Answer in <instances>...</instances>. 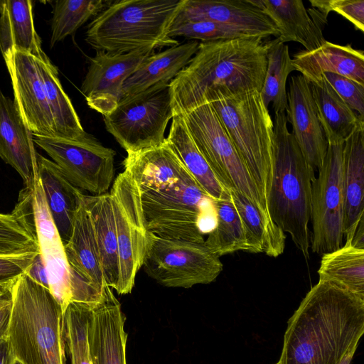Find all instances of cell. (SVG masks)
<instances>
[{
    "label": "cell",
    "instance_id": "cell-1",
    "mask_svg": "<svg viewBox=\"0 0 364 364\" xmlns=\"http://www.w3.org/2000/svg\"><path fill=\"white\" fill-rule=\"evenodd\" d=\"M127 154L124 170L138 187L147 231L163 237L204 242V235L215 223L213 200L166 139L159 146Z\"/></svg>",
    "mask_w": 364,
    "mask_h": 364
},
{
    "label": "cell",
    "instance_id": "cell-2",
    "mask_svg": "<svg viewBox=\"0 0 364 364\" xmlns=\"http://www.w3.org/2000/svg\"><path fill=\"white\" fill-rule=\"evenodd\" d=\"M363 333L364 299L318 280L288 321L278 363L340 364Z\"/></svg>",
    "mask_w": 364,
    "mask_h": 364
},
{
    "label": "cell",
    "instance_id": "cell-3",
    "mask_svg": "<svg viewBox=\"0 0 364 364\" xmlns=\"http://www.w3.org/2000/svg\"><path fill=\"white\" fill-rule=\"evenodd\" d=\"M263 39L250 36L199 43L196 54L170 83L173 114L203 104L212 90L260 92L267 66L268 41Z\"/></svg>",
    "mask_w": 364,
    "mask_h": 364
},
{
    "label": "cell",
    "instance_id": "cell-4",
    "mask_svg": "<svg viewBox=\"0 0 364 364\" xmlns=\"http://www.w3.org/2000/svg\"><path fill=\"white\" fill-rule=\"evenodd\" d=\"M314 169L303 156L287 127L285 112L275 114L272 174L267 205L273 223L290 235L309 258L311 188Z\"/></svg>",
    "mask_w": 364,
    "mask_h": 364
},
{
    "label": "cell",
    "instance_id": "cell-5",
    "mask_svg": "<svg viewBox=\"0 0 364 364\" xmlns=\"http://www.w3.org/2000/svg\"><path fill=\"white\" fill-rule=\"evenodd\" d=\"M12 309L7 333L21 364H67L64 313L50 290L26 273L11 286Z\"/></svg>",
    "mask_w": 364,
    "mask_h": 364
},
{
    "label": "cell",
    "instance_id": "cell-6",
    "mask_svg": "<svg viewBox=\"0 0 364 364\" xmlns=\"http://www.w3.org/2000/svg\"><path fill=\"white\" fill-rule=\"evenodd\" d=\"M184 0H120L89 24L85 41L96 50L124 54L176 46L169 30Z\"/></svg>",
    "mask_w": 364,
    "mask_h": 364
},
{
    "label": "cell",
    "instance_id": "cell-7",
    "mask_svg": "<svg viewBox=\"0 0 364 364\" xmlns=\"http://www.w3.org/2000/svg\"><path fill=\"white\" fill-rule=\"evenodd\" d=\"M205 102L214 109L268 208L274 124L260 92L230 93L215 89L205 94Z\"/></svg>",
    "mask_w": 364,
    "mask_h": 364
},
{
    "label": "cell",
    "instance_id": "cell-8",
    "mask_svg": "<svg viewBox=\"0 0 364 364\" xmlns=\"http://www.w3.org/2000/svg\"><path fill=\"white\" fill-rule=\"evenodd\" d=\"M179 114L198 149L222 186L244 196L269 223L274 224L253 179L212 105L205 102Z\"/></svg>",
    "mask_w": 364,
    "mask_h": 364
},
{
    "label": "cell",
    "instance_id": "cell-9",
    "mask_svg": "<svg viewBox=\"0 0 364 364\" xmlns=\"http://www.w3.org/2000/svg\"><path fill=\"white\" fill-rule=\"evenodd\" d=\"M204 242L166 238L147 232L142 267L166 287L189 289L213 282L223 265Z\"/></svg>",
    "mask_w": 364,
    "mask_h": 364
},
{
    "label": "cell",
    "instance_id": "cell-10",
    "mask_svg": "<svg viewBox=\"0 0 364 364\" xmlns=\"http://www.w3.org/2000/svg\"><path fill=\"white\" fill-rule=\"evenodd\" d=\"M173 116L170 84L120 101L103 116L107 131L127 153L159 146Z\"/></svg>",
    "mask_w": 364,
    "mask_h": 364
},
{
    "label": "cell",
    "instance_id": "cell-11",
    "mask_svg": "<svg viewBox=\"0 0 364 364\" xmlns=\"http://www.w3.org/2000/svg\"><path fill=\"white\" fill-rule=\"evenodd\" d=\"M33 141L75 187L92 196L107 193L114 177V150L87 132L77 139L33 135Z\"/></svg>",
    "mask_w": 364,
    "mask_h": 364
},
{
    "label": "cell",
    "instance_id": "cell-12",
    "mask_svg": "<svg viewBox=\"0 0 364 364\" xmlns=\"http://www.w3.org/2000/svg\"><path fill=\"white\" fill-rule=\"evenodd\" d=\"M119 255V280L116 291L131 293L142 267L147 230L135 181L125 170L114 179L110 191Z\"/></svg>",
    "mask_w": 364,
    "mask_h": 364
},
{
    "label": "cell",
    "instance_id": "cell-13",
    "mask_svg": "<svg viewBox=\"0 0 364 364\" xmlns=\"http://www.w3.org/2000/svg\"><path fill=\"white\" fill-rule=\"evenodd\" d=\"M343 148V143L328 144L318 176L312 182L311 247L321 256L339 249L344 236Z\"/></svg>",
    "mask_w": 364,
    "mask_h": 364
},
{
    "label": "cell",
    "instance_id": "cell-14",
    "mask_svg": "<svg viewBox=\"0 0 364 364\" xmlns=\"http://www.w3.org/2000/svg\"><path fill=\"white\" fill-rule=\"evenodd\" d=\"M14 102L33 135L56 137L53 118L34 56L9 49L4 55Z\"/></svg>",
    "mask_w": 364,
    "mask_h": 364
},
{
    "label": "cell",
    "instance_id": "cell-15",
    "mask_svg": "<svg viewBox=\"0 0 364 364\" xmlns=\"http://www.w3.org/2000/svg\"><path fill=\"white\" fill-rule=\"evenodd\" d=\"M154 53L151 48L124 54L97 50L80 87L88 106L103 116L112 112L120 100L126 80Z\"/></svg>",
    "mask_w": 364,
    "mask_h": 364
},
{
    "label": "cell",
    "instance_id": "cell-16",
    "mask_svg": "<svg viewBox=\"0 0 364 364\" xmlns=\"http://www.w3.org/2000/svg\"><path fill=\"white\" fill-rule=\"evenodd\" d=\"M126 317L107 287L101 299L90 307L87 337L91 364H127Z\"/></svg>",
    "mask_w": 364,
    "mask_h": 364
},
{
    "label": "cell",
    "instance_id": "cell-17",
    "mask_svg": "<svg viewBox=\"0 0 364 364\" xmlns=\"http://www.w3.org/2000/svg\"><path fill=\"white\" fill-rule=\"evenodd\" d=\"M287 92V122L303 156L314 168L322 166L328 142L319 122L309 82L302 75L291 76Z\"/></svg>",
    "mask_w": 364,
    "mask_h": 364
},
{
    "label": "cell",
    "instance_id": "cell-18",
    "mask_svg": "<svg viewBox=\"0 0 364 364\" xmlns=\"http://www.w3.org/2000/svg\"><path fill=\"white\" fill-rule=\"evenodd\" d=\"M198 21L236 26L264 38L279 36L274 22L252 0H184L173 23Z\"/></svg>",
    "mask_w": 364,
    "mask_h": 364
},
{
    "label": "cell",
    "instance_id": "cell-19",
    "mask_svg": "<svg viewBox=\"0 0 364 364\" xmlns=\"http://www.w3.org/2000/svg\"><path fill=\"white\" fill-rule=\"evenodd\" d=\"M37 153L14 101L0 90V157L19 173L26 187H33L38 176Z\"/></svg>",
    "mask_w": 364,
    "mask_h": 364
},
{
    "label": "cell",
    "instance_id": "cell-20",
    "mask_svg": "<svg viewBox=\"0 0 364 364\" xmlns=\"http://www.w3.org/2000/svg\"><path fill=\"white\" fill-rule=\"evenodd\" d=\"M36 159L38 176L45 198L65 245L70 238L74 220L84 194L68 180L55 162L38 153Z\"/></svg>",
    "mask_w": 364,
    "mask_h": 364
},
{
    "label": "cell",
    "instance_id": "cell-21",
    "mask_svg": "<svg viewBox=\"0 0 364 364\" xmlns=\"http://www.w3.org/2000/svg\"><path fill=\"white\" fill-rule=\"evenodd\" d=\"M292 65L309 82L320 80L326 73L338 74L364 85L363 51L350 44L341 46L325 41L311 51L296 53Z\"/></svg>",
    "mask_w": 364,
    "mask_h": 364
},
{
    "label": "cell",
    "instance_id": "cell-22",
    "mask_svg": "<svg viewBox=\"0 0 364 364\" xmlns=\"http://www.w3.org/2000/svg\"><path fill=\"white\" fill-rule=\"evenodd\" d=\"M342 183L343 235L348 242L364 218V121L343 143Z\"/></svg>",
    "mask_w": 364,
    "mask_h": 364
},
{
    "label": "cell",
    "instance_id": "cell-23",
    "mask_svg": "<svg viewBox=\"0 0 364 364\" xmlns=\"http://www.w3.org/2000/svg\"><path fill=\"white\" fill-rule=\"evenodd\" d=\"M198 46V41H191L151 55L126 80L122 86L119 102L155 87L169 85L188 65L196 54Z\"/></svg>",
    "mask_w": 364,
    "mask_h": 364
},
{
    "label": "cell",
    "instance_id": "cell-24",
    "mask_svg": "<svg viewBox=\"0 0 364 364\" xmlns=\"http://www.w3.org/2000/svg\"><path fill=\"white\" fill-rule=\"evenodd\" d=\"M64 249L71 274L102 292L107 286L93 225L84 200L77 211L70 238Z\"/></svg>",
    "mask_w": 364,
    "mask_h": 364
},
{
    "label": "cell",
    "instance_id": "cell-25",
    "mask_svg": "<svg viewBox=\"0 0 364 364\" xmlns=\"http://www.w3.org/2000/svg\"><path fill=\"white\" fill-rule=\"evenodd\" d=\"M274 22L279 31L277 39L283 43H301L305 50L320 47L325 39L323 26L314 19L300 0H252Z\"/></svg>",
    "mask_w": 364,
    "mask_h": 364
},
{
    "label": "cell",
    "instance_id": "cell-26",
    "mask_svg": "<svg viewBox=\"0 0 364 364\" xmlns=\"http://www.w3.org/2000/svg\"><path fill=\"white\" fill-rule=\"evenodd\" d=\"M33 1H0V50L9 49L29 53L35 58L43 53L41 39L33 21Z\"/></svg>",
    "mask_w": 364,
    "mask_h": 364
},
{
    "label": "cell",
    "instance_id": "cell-27",
    "mask_svg": "<svg viewBox=\"0 0 364 364\" xmlns=\"http://www.w3.org/2000/svg\"><path fill=\"white\" fill-rule=\"evenodd\" d=\"M85 205L94 228L102 268L107 287L116 290L119 280V255L111 196L84 195Z\"/></svg>",
    "mask_w": 364,
    "mask_h": 364
},
{
    "label": "cell",
    "instance_id": "cell-28",
    "mask_svg": "<svg viewBox=\"0 0 364 364\" xmlns=\"http://www.w3.org/2000/svg\"><path fill=\"white\" fill-rule=\"evenodd\" d=\"M166 139L198 186L211 200H221L230 195V191L222 186L198 149L181 114H173Z\"/></svg>",
    "mask_w": 364,
    "mask_h": 364
},
{
    "label": "cell",
    "instance_id": "cell-29",
    "mask_svg": "<svg viewBox=\"0 0 364 364\" xmlns=\"http://www.w3.org/2000/svg\"><path fill=\"white\" fill-rule=\"evenodd\" d=\"M309 85L328 144L344 143L364 118L345 103L323 76Z\"/></svg>",
    "mask_w": 364,
    "mask_h": 364
},
{
    "label": "cell",
    "instance_id": "cell-30",
    "mask_svg": "<svg viewBox=\"0 0 364 364\" xmlns=\"http://www.w3.org/2000/svg\"><path fill=\"white\" fill-rule=\"evenodd\" d=\"M32 191L33 187L25 186L13 211L0 213V256L40 252L33 217Z\"/></svg>",
    "mask_w": 364,
    "mask_h": 364
},
{
    "label": "cell",
    "instance_id": "cell-31",
    "mask_svg": "<svg viewBox=\"0 0 364 364\" xmlns=\"http://www.w3.org/2000/svg\"><path fill=\"white\" fill-rule=\"evenodd\" d=\"M35 60L53 118L56 137L65 139L82 137L86 132L71 100L63 88L58 68L45 53Z\"/></svg>",
    "mask_w": 364,
    "mask_h": 364
},
{
    "label": "cell",
    "instance_id": "cell-32",
    "mask_svg": "<svg viewBox=\"0 0 364 364\" xmlns=\"http://www.w3.org/2000/svg\"><path fill=\"white\" fill-rule=\"evenodd\" d=\"M230 193L243 225L247 252H262L272 257L282 255L285 247L284 232L269 223L244 196L235 191Z\"/></svg>",
    "mask_w": 364,
    "mask_h": 364
},
{
    "label": "cell",
    "instance_id": "cell-33",
    "mask_svg": "<svg viewBox=\"0 0 364 364\" xmlns=\"http://www.w3.org/2000/svg\"><path fill=\"white\" fill-rule=\"evenodd\" d=\"M319 281L338 286L364 299V249L346 242L321 256Z\"/></svg>",
    "mask_w": 364,
    "mask_h": 364
},
{
    "label": "cell",
    "instance_id": "cell-34",
    "mask_svg": "<svg viewBox=\"0 0 364 364\" xmlns=\"http://www.w3.org/2000/svg\"><path fill=\"white\" fill-rule=\"evenodd\" d=\"M213 204L215 223L205 239V245L218 257L240 250L247 252L243 225L230 193Z\"/></svg>",
    "mask_w": 364,
    "mask_h": 364
},
{
    "label": "cell",
    "instance_id": "cell-35",
    "mask_svg": "<svg viewBox=\"0 0 364 364\" xmlns=\"http://www.w3.org/2000/svg\"><path fill=\"white\" fill-rule=\"evenodd\" d=\"M294 70L289 46L277 38L268 41L267 71L260 95L267 107L272 103L274 114L287 109V80Z\"/></svg>",
    "mask_w": 364,
    "mask_h": 364
},
{
    "label": "cell",
    "instance_id": "cell-36",
    "mask_svg": "<svg viewBox=\"0 0 364 364\" xmlns=\"http://www.w3.org/2000/svg\"><path fill=\"white\" fill-rule=\"evenodd\" d=\"M111 1L102 0H58L51 19L50 48L63 41L98 15Z\"/></svg>",
    "mask_w": 364,
    "mask_h": 364
},
{
    "label": "cell",
    "instance_id": "cell-37",
    "mask_svg": "<svg viewBox=\"0 0 364 364\" xmlns=\"http://www.w3.org/2000/svg\"><path fill=\"white\" fill-rule=\"evenodd\" d=\"M91 306L73 302L68 305L64 313V336L70 364H91L87 337Z\"/></svg>",
    "mask_w": 364,
    "mask_h": 364
},
{
    "label": "cell",
    "instance_id": "cell-38",
    "mask_svg": "<svg viewBox=\"0 0 364 364\" xmlns=\"http://www.w3.org/2000/svg\"><path fill=\"white\" fill-rule=\"evenodd\" d=\"M168 36L172 38L181 36L202 42L258 36L241 28L208 21L173 23Z\"/></svg>",
    "mask_w": 364,
    "mask_h": 364
},
{
    "label": "cell",
    "instance_id": "cell-39",
    "mask_svg": "<svg viewBox=\"0 0 364 364\" xmlns=\"http://www.w3.org/2000/svg\"><path fill=\"white\" fill-rule=\"evenodd\" d=\"M323 76L345 103L364 118V85L338 74L326 73Z\"/></svg>",
    "mask_w": 364,
    "mask_h": 364
},
{
    "label": "cell",
    "instance_id": "cell-40",
    "mask_svg": "<svg viewBox=\"0 0 364 364\" xmlns=\"http://www.w3.org/2000/svg\"><path fill=\"white\" fill-rule=\"evenodd\" d=\"M36 254L0 256V285H10L26 273Z\"/></svg>",
    "mask_w": 364,
    "mask_h": 364
},
{
    "label": "cell",
    "instance_id": "cell-41",
    "mask_svg": "<svg viewBox=\"0 0 364 364\" xmlns=\"http://www.w3.org/2000/svg\"><path fill=\"white\" fill-rule=\"evenodd\" d=\"M330 11L341 15L356 29L364 31V1L363 0H328Z\"/></svg>",
    "mask_w": 364,
    "mask_h": 364
},
{
    "label": "cell",
    "instance_id": "cell-42",
    "mask_svg": "<svg viewBox=\"0 0 364 364\" xmlns=\"http://www.w3.org/2000/svg\"><path fill=\"white\" fill-rule=\"evenodd\" d=\"M11 286L0 293V339L8 333L12 309Z\"/></svg>",
    "mask_w": 364,
    "mask_h": 364
},
{
    "label": "cell",
    "instance_id": "cell-43",
    "mask_svg": "<svg viewBox=\"0 0 364 364\" xmlns=\"http://www.w3.org/2000/svg\"><path fill=\"white\" fill-rule=\"evenodd\" d=\"M26 274L37 283L49 289L45 263L40 252L37 253Z\"/></svg>",
    "mask_w": 364,
    "mask_h": 364
},
{
    "label": "cell",
    "instance_id": "cell-44",
    "mask_svg": "<svg viewBox=\"0 0 364 364\" xmlns=\"http://www.w3.org/2000/svg\"><path fill=\"white\" fill-rule=\"evenodd\" d=\"M7 337L0 339V364H14L15 362Z\"/></svg>",
    "mask_w": 364,
    "mask_h": 364
},
{
    "label": "cell",
    "instance_id": "cell-45",
    "mask_svg": "<svg viewBox=\"0 0 364 364\" xmlns=\"http://www.w3.org/2000/svg\"><path fill=\"white\" fill-rule=\"evenodd\" d=\"M346 242L355 247L364 249V218L360 221L352 240Z\"/></svg>",
    "mask_w": 364,
    "mask_h": 364
},
{
    "label": "cell",
    "instance_id": "cell-46",
    "mask_svg": "<svg viewBox=\"0 0 364 364\" xmlns=\"http://www.w3.org/2000/svg\"><path fill=\"white\" fill-rule=\"evenodd\" d=\"M356 349L350 350L340 364H350Z\"/></svg>",
    "mask_w": 364,
    "mask_h": 364
},
{
    "label": "cell",
    "instance_id": "cell-47",
    "mask_svg": "<svg viewBox=\"0 0 364 364\" xmlns=\"http://www.w3.org/2000/svg\"><path fill=\"white\" fill-rule=\"evenodd\" d=\"M11 284H10V285H0V290L6 289V288L9 287Z\"/></svg>",
    "mask_w": 364,
    "mask_h": 364
},
{
    "label": "cell",
    "instance_id": "cell-48",
    "mask_svg": "<svg viewBox=\"0 0 364 364\" xmlns=\"http://www.w3.org/2000/svg\"><path fill=\"white\" fill-rule=\"evenodd\" d=\"M14 364H21V363L19 362H18L17 360H15Z\"/></svg>",
    "mask_w": 364,
    "mask_h": 364
},
{
    "label": "cell",
    "instance_id": "cell-49",
    "mask_svg": "<svg viewBox=\"0 0 364 364\" xmlns=\"http://www.w3.org/2000/svg\"><path fill=\"white\" fill-rule=\"evenodd\" d=\"M6 289H7V288H6ZM4 290H5V289H4V290H0V293H1V292H2L3 291H4Z\"/></svg>",
    "mask_w": 364,
    "mask_h": 364
},
{
    "label": "cell",
    "instance_id": "cell-50",
    "mask_svg": "<svg viewBox=\"0 0 364 364\" xmlns=\"http://www.w3.org/2000/svg\"><path fill=\"white\" fill-rule=\"evenodd\" d=\"M275 364H279V363H278V362H277V363H275Z\"/></svg>",
    "mask_w": 364,
    "mask_h": 364
}]
</instances>
